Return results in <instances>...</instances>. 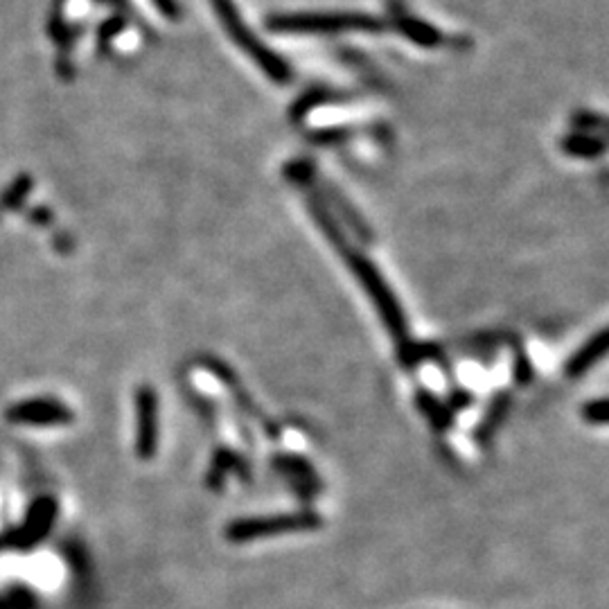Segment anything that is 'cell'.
I'll use <instances>...</instances> for the list:
<instances>
[{
  "mask_svg": "<svg viewBox=\"0 0 609 609\" xmlns=\"http://www.w3.org/2000/svg\"><path fill=\"white\" fill-rule=\"evenodd\" d=\"M269 30L285 34H341L382 32L384 23L368 14H276L269 16Z\"/></svg>",
  "mask_w": 609,
  "mask_h": 609,
  "instance_id": "cell-1",
  "label": "cell"
},
{
  "mask_svg": "<svg viewBox=\"0 0 609 609\" xmlns=\"http://www.w3.org/2000/svg\"><path fill=\"white\" fill-rule=\"evenodd\" d=\"M323 524V519L312 510H296V513H278L269 517H246L235 519L226 526V540L233 544L269 540V537L314 531Z\"/></svg>",
  "mask_w": 609,
  "mask_h": 609,
  "instance_id": "cell-3",
  "label": "cell"
},
{
  "mask_svg": "<svg viewBox=\"0 0 609 609\" xmlns=\"http://www.w3.org/2000/svg\"><path fill=\"white\" fill-rule=\"evenodd\" d=\"M395 28L400 30L406 39H411L413 43H418V46H422V48H436L443 43V34H440L434 25L413 19V16L402 14L400 19H397Z\"/></svg>",
  "mask_w": 609,
  "mask_h": 609,
  "instance_id": "cell-7",
  "label": "cell"
},
{
  "mask_svg": "<svg viewBox=\"0 0 609 609\" xmlns=\"http://www.w3.org/2000/svg\"><path fill=\"white\" fill-rule=\"evenodd\" d=\"M136 416H138V434H136L138 454L143 458H152L158 445V400L156 393L149 386L140 388L136 395Z\"/></svg>",
  "mask_w": 609,
  "mask_h": 609,
  "instance_id": "cell-5",
  "label": "cell"
},
{
  "mask_svg": "<svg viewBox=\"0 0 609 609\" xmlns=\"http://www.w3.org/2000/svg\"><path fill=\"white\" fill-rule=\"evenodd\" d=\"M210 3H213L219 21H222L224 30L228 32V37H231L237 46L255 61V64H258L262 73H267L273 82L287 84L291 79L289 66L276 55V52H271L267 46H264L249 28H246V23L242 21V16L237 12L233 0H210Z\"/></svg>",
  "mask_w": 609,
  "mask_h": 609,
  "instance_id": "cell-2",
  "label": "cell"
},
{
  "mask_svg": "<svg viewBox=\"0 0 609 609\" xmlns=\"http://www.w3.org/2000/svg\"><path fill=\"white\" fill-rule=\"evenodd\" d=\"M348 260H350L348 262L350 269L355 271V276L361 280V285H364V289L368 291V296L373 298V303L377 305L379 314H382L384 323L388 325V330H391L395 337H404L406 323H404L402 310H400V305H397L393 291L388 289L384 278L379 276V271L361 253H350Z\"/></svg>",
  "mask_w": 609,
  "mask_h": 609,
  "instance_id": "cell-4",
  "label": "cell"
},
{
  "mask_svg": "<svg viewBox=\"0 0 609 609\" xmlns=\"http://www.w3.org/2000/svg\"><path fill=\"white\" fill-rule=\"evenodd\" d=\"M585 418L594 425H605L607 422V400H596L585 406Z\"/></svg>",
  "mask_w": 609,
  "mask_h": 609,
  "instance_id": "cell-9",
  "label": "cell"
},
{
  "mask_svg": "<svg viewBox=\"0 0 609 609\" xmlns=\"http://www.w3.org/2000/svg\"><path fill=\"white\" fill-rule=\"evenodd\" d=\"M607 341H609V334L605 328L596 332L594 337H591L585 346H582L576 355L567 361V366H564V373H567V377H582L591 366H596L598 361L605 357Z\"/></svg>",
  "mask_w": 609,
  "mask_h": 609,
  "instance_id": "cell-6",
  "label": "cell"
},
{
  "mask_svg": "<svg viewBox=\"0 0 609 609\" xmlns=\"http://www.w3.org/2000/svg\"><path fill=\"white\" fill-rule=\"evenodd\" d=\"M564 152L571 156H598L603 152V140H596L591 136H569L564 140Z\"/></svg>",
  "mask_w": 609,
  "mask_h": 609,
  "instance_id": "cell-8",
  "label": "cell"
}]
</instances>
